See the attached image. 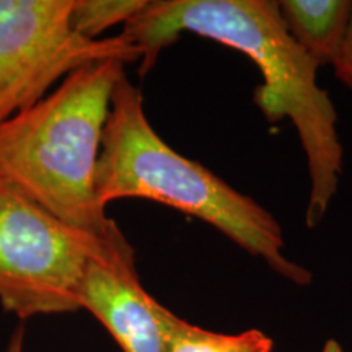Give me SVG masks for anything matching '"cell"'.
<instances>
[{
  "label": "cell",
  "mask_w": 352,
  "mask_h": 352,
  "mask_svg": "<svg viewBox=\"0 0 352 352\" xmlns=\"http://www.w3.org/2000/svg\"><path fill=\"white\" fill-rule=\"evenodd\" d=\"M183 33L212 39L253 60L261 83L253 101L270 124L289 120L307 158L305 226L327 215L342 176L338 113L316 80V64L290 38L274 0H145L121 36L140 51V77Z\"/></svg>",
  "instance_id": "6da1fadb"
},
{
  "label": "cell",
  "mask_w": 352,
  "mask_h": 352,
  "mask_svg": "<svg viewBox=\"0 0 352 352\" xmlns=\"http://www.w3.org/2000/svg\"><path fill=\"white\" fill-rule=\"evenodd\" d=\"M95 192L103 209L126 197L168 206L212 226L290 283L308 285L314 280L307 267L285 254L283 227L270 210L157 134L145 114L142 91L127 77L113 91Z\"/></svg>",
  "instance_id": "7a4b0ae2"
},
{
  "label": "cell",
  "mask_w": 352,
  "mask_h": 352,
  "mask_svg": "<svg viewBox=\"0 0 352 352\" xmlns=\"http://www.w3.org/2000/svg\"><path fill=\"white\" fill-rule=\"evenodd\" d=\"M126 60H96L0 124V176L69 226L107 240L120 230L96 201L95 178L113 91Z\"/></svg>",
  "instance_id": "3957f363"
},
{
  "label": "cell",
  "mask_w": 352,
  "mask_h": 352,
  "mask_svg": "<svg viewBox=\"0 0 352 352\" xmlns=\"http://www.w3.org/2000/svg\"><path fill=\"white\" fill-rule=\"evenodd\" d=\"M109 239L69 226L0 176L2 308L20 320L80 310L87 264Z\"/></svg>",
  "instance_id": "277c9868"
},
{
  "label": "cell",
  "mask_w": 352,
  "mask_h": 352,
  "mask_svg": "<svg viewBox=\"0 0 352 352\" xmlns=\"http://www.w3.org/2000/svg\"><path fill=\"white\" fill-rule=\"evenodd\" d=\"M74 0H0V124L32 108L57 80L96 60L140 63L121 36L88 39L70 26Z\"/></svg>",
  "instance_id": "5b68a950"
},
{
  "label": "cell",
  "mask_w": 352,
  "mask_h": 352,
  "mask_svg": "<svg viewBox=\"0 0 352 352\" xmlns=\"http://www.w3.org/2000/svg\"><path fill=\"white\" fill-rule=\"evenodd\" d=\"M157 300L142 287L134 250L120 230L91 258L80 285V305L108 329L124 352H164Z\"/></svg>",
  "instance_id": "8992f818"
},
{
  "label": "cell",
  "mask_w": 352,
  "mask_h": 352,
  "mask_svg": "<svg viewBox=\"0 0 352 352\" xmlns=\"http://www.w3.org/2000/svg\"><path fill=\"white\" fill-rule=\"evenodd\" d=\"M280 19L290 38L316 64L334 63L352 15V0H280Z\"/></svg>",
  "instance_id": "52a82bcc"
},
{
  "label": "cell",
  "mask_w": 352,
  "mask_h": 352,
  "mask_svg": "<svg viewBox=\"0 0 352 352\" xmlns=\"http://www.w3.org/2000/svg\"><path fill=\"white\" fill-rule=\"evenodd\" d=\"M155 314L164 338V352H272L274 342L259 329L239 334L215 333L188 323L173 311L155 303Z\"/></svg>",
  "instance_id": "ba28073f"
},
{
  "label": "cell",
  "mask_w": 352,
  "mask_h": 352,
  "mask_svg": "<svg viewBox=\"0 0 352 352\" xmlns=\"http://www.w3.org/2000/svg\"><path fill=\"white\" fill-rule=\"evenodd\" d=\"M144 3L145 0H74L70 26L83 38L100 39L108 28L129 21Z\"/></svg>",
  "instance_id": "9c48e42d"
},
{
  "label": "cell",
  "mask_w": 352,
  "mask_h": 352,
  "mask_svg": "<svg viewBox=\"0 0 352 352\" xmlns=\"http://www.w3.org/2000/svg\"><path fill=\"white\" fill-rule=\"evenodd\" d=\"M333 67L334 76H336L338 80H341L344 83V87L352 91V15L349 26H347L344 41H342L341 50L338 52L336 59H334Z\"/></svg>",
  "instance_id": "30bf717a"
},
{
  "label": "cell",
  "mask_w": 352,
  "mask_h": 352,
  "mask_svg": "<svg viewBox=\"0 0 352 352\" xmlns=\"http://www.w3.org/2000/svg\"><path fill=\"white\" fill-rule=\"evenodd\" d=\"M25 344V324H19L12 333L6 352H23Z\"/></svg>",
  "instance_id": "8fae6325"
},
{
  "label": "cell",
  "mask_w": 352,
  "mask_h": 352,
  "mask_svg": "<svg viewBox=\"0 0 352 352\" xmlns=\"http://www.w3.org/2000/svg\"><path fill=\"white\" fill-rule=\"evenodd\" d=\"M321 352H342V347L338 341L328 340L327 344L323 346V351H321Z\"/></svg>",
  "instance_id": "7c38bea8"
}]
</instances>
